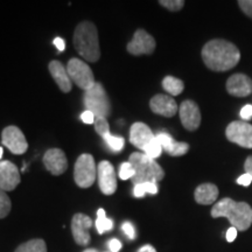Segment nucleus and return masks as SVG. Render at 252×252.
<instances>
[{
    "label": "nucleus",
    "instance_id": "obj_1",
    "mask_svg": "<svg viewBox=\"0 0 252 252\" xmlns=\"http://www.w3.org/2000/svg\"><path fill=\"white\" fill-rule=\"evenodd\" d=\"M204 64L210 70L228 71L238 64L241 53L234 43L225 40H212L202 49Z\"/></svg>",
    "mask_w": 252,
    "mask_h": 252
},
{
    "label": "nucleus",
    "instance_id": "obj_2",
    "mask_svg": "<svg viewBox=\"0 0 252 252\" xmlns=\"http://www.w3.org/2000/svg\"><path fill=\"white\" fill-rule=\"evenodd\" d=\"M214 219L226 217L230 224L239 231H247L252 224V209L247 202H236L225 197L214 204L212 209Z\"/></svg>",
    "mask_w": 252,
    "mask_h": 252
},
{
    "label": "nucleus",
    "instance_id": "obj_3",
    "mask_svg": "<svg viewBox=\"0 0 252 252\" xmlns=\"http://www.w3.org/2000/svg\"><path fill=\"white\" fill-rule=\"evenodd\" d=\"M74 46L77 53L87 61L96 62L100 58L97 28L90 21L78 24L74 33Z\"/></svg>",
    "mask_w": 252,
    "mask_h": 252
},
{
    "label": "nucleus",
    "instance_id": "obj_4",
    "mask_svg": "<svg viewBox=\"0 0 252 252\" xmlns=\"http://www.w3.org/2000/svg\"><path fill=\"white\" fill-rule=\"evenodd\" d=\"M128 162L134 169V175L131 179L134 185L145 184V182H158L162 180L165 176V172L161 166L145 153H132Z\"/></svg>",
    "mask_w": 252,
    "mask_h": 252
},
{
    "label": "nucleus",
    "instance_id": "obj_5",
    "mask_svg": "<svg viewBox=\"0 0 252 252\" xmlns=\"http://www.w3.org/2000/svg\"><path fill=\"white\" fill-rule=\"evenodd\" d=\"M83 102L88 111L93 112L94 117L106 118L111 111V105H110L106 91L98 82H96V84L91 89L84 93Z\"/></svg>",
    "mask_w": 252,
    "mask_h": 252
},
{
    "label": "nucleus",
    "instance_id": "obj_6",
    "mask_svg": "<svg viewBox=\"0 0 252 252\" xmlns=\"http://www.w3.org/2000/svg\"><path fill=\"white\" fill-rule=\"evenodd\" d=\"M97 178V167L94 157L84 153L78 157L75 162L74 179L78 187L89 188L94 184Z\"/></svg>",
    "mask_w": 252,
    "mask_h": 252
},
{
    "label": "nucleus",
    "instance_id": "obj_7",
    "mask_svg": "<svg viewBox=\"0 0 252 252\" xmlns=\"http://www.w3.org/2000/svg\"><path fill=\"white\" fill-rule=\"evenodd\" d=\"M67 71L70 80L74 81L75 84L84 91L91 89L96 84L93 70L84 61H81L78 59H71L68 62Z\"/></svg>",
    "mask_w": 252,
    "mask_h": 252
},
{
    "label": "nucleus",
    "instance_id": "obj_8",
    "mask_svg": "<svg viewBox=\"0 0 252 252\" xmlns=\"http://www.w3.org/2000/svg\"><path fill=\"white\" fill-rule=\"evenodd\" d=\"M229 141L244 149H252V125L243 121L230 123L225 130Z\"/></svg>",
    "mask_w": 252,
    "mask_h": 252
},
{
    "label": "nucleus",
    "instance_id": "obj_9",
    "mask_svg": "<svg viewBox=\"0 0 252 252\" xmlns=\"http://www.w3.org/2000/svg\"><path fill=\"white\" fill-rule=\"evenodd\" d=\"M1 143L11 151V153L17 154V156L24 154L28 150L26 137H25L23 131L14 125L7 126L2 130Z\"/></svg>",
    "mask_w": 252,
    "mask_h": 252
},
{
    "label": "nucleus",
    "instance_id": "obj_10",
    "mask_svg": "<svg viewBox=\"0 0 252 252\" xmlns=\"http://www.w3.org/2000/svg\"><path fill=\"white\" fill-rule=\"evenodd\" d=\"M127 52L134 56L151 55L156 49V40L146 31H135L133 39L127 43Z\"/></svg>",
    "mask_w": 252,
    "mask_h": 252
},
{
    "label": "nucleus",
    "instance_id": "obj_11",
    "mask_svg": "<svg viewBox=\"0 0 252 252\" xmlns=\"http://www.w3.org/2000/svg\"><path fill=\"white\" fill-rule=\"evenodd\" d=\"M98 186L103 194L112 195L117 190V175L111 162L102 161L97 167Z\"/></svg>",
    "mask_w": 252,
    "mask_h": 252
},
{
    "label": "nucleus",
    "instance_id": "obj_12",
    "mask_svg": "<svg viewBox=\"0 0 252 252\" xmlns=\"http://www.w3.org/2000/svg\"><path fill=\"white\" fill-rule=\"evenodd\" d=\"M180 119L186 130L196 131L201 124V112L193 100H185L179 108Z\"/></svg>",
    "mask_w": 252,
    "mask_h": 252
},
{
    "label": "nucleus",
    "instance_id": "obj_13",
    "mask_svg": "<svg viewBox=\"0 0 252 252\" xmlns=\"http://www.w3.org/2000/svg\"><path fill=\"white\" fill-rule=\"evenodd\" d=\"M20 180V172L15 163L8 160L0 161V189L5 191L14 190Z\"/></svg>",
    "mask_w": 252,
    "mask_h": 252
},
{
    "label": "nucleus",
    "instance_id": "obj_14",
    "mask_svg": "<svg viewBox=\"0 0 252 252\" xmlns=\"http://www.w3.org/2000/svg\"><path fill=\"white\" fill-rule=\"evenodd\" d=\"M91 219L84 214H75L71 220V231L75 242L78 245H88L90 243V235L88 229L91 228Z\"/></svg>",
    "mask_w": 252,
    "mask_h": 252
},
{
    "label": "nucleus",
    "instance_id": "obj_15",
    "mask_svg": "<svg viewBox=\"0 0 252 252\" xmlns=\"http://www.w3.org/2000/svg\"><path fill=\"white\" fill-rule=\"evenodd\" d=\"M43 165L50 172V174L61 175L67 171L68 160L62 150L50 149L43 156Z\"/></svg>",
    "mask_w": 252,
    "mask_h": 252
},
{
    "label": "nucleus",
    "instance_id": "obj_16",
    "mask_svg": "<svg viewBox=\"0 0 252 252\" xmlns=\"http://www.w3.org/2000/svg\"><path fill=\"white\" fill-rule=\"evenodd\" d=\"M156 139V135L144 123H134L130 128V143L145 152L147 146Z\"/></svg>",
    "mask_w": 252,
    "mask_h": 252
},
{
    "label": "nucleus",
    "instance_id": "obj_17",
    "mask_svg": "<svg viewBox=\"0 0 252 252\" xmlns=\"http://www.w3.org/2000/svg\"><path fill=\"white\" fill-rule=\"evenodd\" d=\"M150 108L154 113L167 118L173 117L179 110L175 99L168 94H158L151 99Z\"/></svg>",
    "mask_w": 252,
    "mask_h": 252
},
{
    "label": "nucleus",
    "instance_id": "obj_18",
    "mask_svg": "<svg viewBox=\"0 0 252 252\" xmlns=\"http://www.w3.org/2000/svg\"><path fill=\"white\" fill-rule=\"evenodd\" d=\"M226 90L231 96L247 97L252 93V80L244 74H235L226 82Z\"/></svg>",
    "mask_w": 252,
    "mask_h": 252
},
{
    "label": "nucleus",
    "instance_id": "obj_19",
    "mask_svg": "<svg viewBox=\"0 0 252 252\" xmlns=\"http://www.w3.org/2000/svg\"><path fill=\"white\" fill-rule=\"evenodd\" d=\"M157 139L161 145L162 151H166L172 157H181L188 152L189 145L187 143L176 141L166 132H160L157 134Z\"/></svg>",
    "mask_w": 252,
    "mask_h": 252
},
{
    "label": "nucleus",
    "instance_id": "obj_20",
    "mask_svg": "<svg viewBox=\"0 0 252 252\" xmlns=\"http://www.w3.org/2000/svg\"><path fill=\"white\" fill-rule=\"evenodd\" d=\"M49 72L58 84L62 93H69L71 90V80L69 77L67 69L63 67L60 61H52L49 63Z\"/></svg>",
    "mask_w": 252,
    "mask_h": 252
},
{
    "label": "nucleus",
    "instance_id": "obj_21",
    "mask_svg": "<svg viewBox=\"0 0 252 252\" xmlns=\"http://www.w3.org/2000/svg\"><path fill=\"white\" fill-rule=\"evenodd\" d=\"M194 197L198 204L209 206V204L215 202L217 197H219V188L213 184L200 185L195 189Z\"/></svg>",
    "mask_w": 252,
    "mask_h": 252
},
{
    "label": "nucleus",
    "instance_id": "obj_22",
    "mask_svg": "<svg viewBox=\"0 0 252 252\" xmlns=\"http://www.w3.org/2000/svg\"><path fill=\"white\" fill-rule=\"evenodd\" d=\"M162 88L172 96H178L185 89L184 82L173 76H166L162 80Z\"/></svg>",
    "mask_w": 252,
    "mask_h": 252
},
{
    "label": "nucleus",
    "instance_id": "obj_23",
    "mask_svg": "<svg viewBox=\"0 0 252 252\" xmlns=\"http://www.w3.org/2000/svg\"><path fill=\"white\" fill-rule=\"evenodd\" d=\"M14 252H47V245L43 239H31L26 243L19 245Z\"/></svg>",
    "mask_w": 252,
    "mask_h": 252
},
{
    "label": "nucleus",
    "instance_id": "obj_24",
    "mask_svg": "<svg viewBox=\"0 0 252 252\" xmlns=\"http://www.w3.org/2000/svg\"><path fill=\"white\" fill-rule=\"evenodd\" d=\"M96 228L100 235L104 234L105 231H110L113 228V222L110 219H106L104 209H98V212H97Z\"/></svg>",
    "mask_w": 252,
    "mask_h": 252
},
{
    "label": "nucleus",
    "instance_id": "obj_25",
    "mask_svg": "<svg viewBox=\"0 0 252 252\" xmlns=\"http://www.w3.org/2000/svg\"><path fill=\"white\" fill-rule=\"evenodd\" d=\"M103 139L109 146V149L113 151V152H121V151L124 149V144H125L124 138L116 137V135H112L111 133H109L104 135Z\"/></svg>",
    "mask_w": 252,
    "mask_h": 252
},
{
    "label": "nucleus",
    "instance_id": "obj_26",
    "mask_svg": "<svg viewBox=\"0 0 252 252\" xmlns=\"http://www.w3.org/2000/svg\"><path fill=\"white\" fill-rule=\"evenodd\" d=\"M12 209V203L11 198L5 190L0 189V220L5 219L8 216V214L11 213Z\"/></svg>",
    "mask_w": 252,
    "mask_h": 252
},
{
    "label": "nucleus",
    "instance_id": "obj_27",
    "mask_svg": "<svg viewBox=\"0 0 252 252\" xmlns=\"http://www.w3.org/2000/svg\"><path fill=\"white\" fill-rule=\"evenodd\" d=\"M144 153L146 154V156H149L150 158H152V159H154V160L158 159V158L161 156L162 147H161V145H160L159 140L157 139V135H156V139H154L152 143L147 146V149Z\"/></svg>",
    "mask_w": 252,
    "mask_h": 252
},
{
    "label": "nucleus",
    "instance_id": "obj_28",
    "mask_svg": "<svg viewBox=\"0 0 252 252\" xmlns=\"http://www.w3.org/2000/svg\"><path fill=\"white\" fill-rule=\"evenodd\" d=\"M94 130H96V132L99 135H102V138L104 135L109 134L110 126H109L108 121H106V118L96 117V119H94Z\"/></svg>",
    "mask_w": 252,
    "mask_h": 252
},
{
    "label": "nucleus",
    "instance_id": "obj_29",
    "mask_svg": "<svg viewBox=\"0 0 252 252\" xmlns=\"http://www.w3.org/2000/svg\"><path fill=\"white\" fill-rule=\"evenodd\" d=\"M134 175V169L130 162H123L119 168V178L122 180H127V179H132Z\"/></svg>",
    "mask_w": 252,
    "mask_h": 252
},
{
    "label": "nucleus",
    "instance_id": "obj_30",
    "mask_svg": "<svg viewBox=\"0 0 252 252\" xmlns=\"http://www.w3.org/2000/svg\"><path fill=\"white\" fill-rule=\"evenodd\" d=\"M159 4L169 9V11L175 12L180 11L184 7L185 1H182V0H161V1H159Z\"/></svg>",
    "mask_w": 252,
    "mask_h": 252
},
{
    "label": "nucleus",
    "instance_id": "obj_31",
    "mask_svg": "<svg viewBox=\"0 0 252 252\" xmlns=\"http://www.w3.org/2000/svg\"><path fill=\"white\" fill-rule=\"evenodd\" d=\"M238 5L248 17L252 18V0H239Z\"/></svg>",
    "mask_w": 252,
    "mask_h": 252
},
{
    "label": "nucleus",
    "instance_id": "obj_32",
    "mask_svg": "<svg viewBox=\"0 0 252 252\" xmlns=\"http://www.w3.org/2000/svg\"><path fill=\"white\" fill-rule=\"evenodd\" d=\"M122 229H123V231H124V234L127 236L128 238L134 239V237H135V230L133 228V225H132V223H130V222L123 223Z\"/></svg>",
    "mask_w": 252,
    "mask_h": 252
},
{
    "label": "nucleus",
    "instance_id": "obj_33",
    "mask_svg": "<svg viewBox=\"0 0 252 252\" xmlns=\"http://www.w3.org/2000/svg\"><path fill=\"white\" fill-rule=\"evenodd\" d=\"M81 119L82 122L84 123V124H94V119H96V117H94V115L91 111H88V110H86L81 115Z\"/></svg>",
    "mask_w": 252,
    "mask_h": 252
},
{
    "label": "nucleus",
    "instance_id": "obj_34",
    "mask_svg": "<svg viewBox=\"0 0 252 252\" xmlns=\"http://www.w3.org/2000/svg\"><path fill=\"white\" fill-rule=\"evenodd\" d=\"M147 193V188H146V184H139V185H134V189H133V195L135 197H143L145 194Z\"/></svg>",
    "mask_w": 252,
    "mask_h": 252
},
{
    "label": "nucleus",
    "instance_id": "obj_35",
    "mask_svg": "<svg viewBox=\"0 0 252 252\" xmlns=\"http://www.w3.org/2000/svg\"><path fill=\"white\" fill-rule=\"evenodd\" d=\"M241 117L243 119V122L250 121L252 118V105L248 104V105H245L244 108L241 110Z\"/></svg>",
    "mask_w": 252,
    "mask_h": 252
},
{
    "label": "nucleus",
    "instance_id": "obj_36",
    "mask_svg": "<svg viewBox=\"0 0 252 252\" xmlns=\"http://www.w3.org/2000/svg\"><path fill=\"white\" fill-rule=\"evenodd\" d=\"M251 182H252V176L250 174H248V173H245V174L241 175L237 179V184L244 186V187H248V186H250Z\"/></svg>",
    "mask_w": 252,
    "mask_h": 252
},
{
    "label": "nucleus",
    "instance_id": "obj_37",
    "mask_svg": "<svg viewBox=\"0 0 252 252\" xmlns=\"http://www.w3.org/2000/svg\"><path fill=\"white\" fill-rule=\"evenodd\" d=\"M237 231L238 230L234 228V226L228 229V231H226V241H228L229 243H232L236 239V237H237Z\"/></svg>",
    "mask_w": 252,
    "mask_h": 252
},
{
    "label": "nucleus",
    "instance_id": "obj_38",
    "mask_svg": "<svg viewBox=\"0 0 252 252\" xmlns=\"http://www.w3.org/2000/svg\"><path fill=\"white\" fill-rule=\"evenodd\" d=\"M109 248H110V250H111V252H118V251H121V249H122V243L118 241V239L113 238L110 241Z\"/></svg>",
    "mask_w": 252,
    "mask_h": 252
},
{
    "label": "nucleus",
    "instance_id": "obj_39",
    "mask_svg": "<svg viewBox=\"0 0 252 252\" xmlns=\"http://www.w3.org/2000/svg\"><path fill=\"white\" fill-rule=\"evenodd\" d=\"M54 45L56 46V48H58L60 52H63L65 48V43H64V40L61 39V37H55L54 39Z\"/></svg>",
    "mask_w": 252,
    "mask_h": 252
},
{
    "label": "nucleus",
    "instance_id": "obj_40",
    "mask_svg": "<svg viewBox=\"0 0 252 252\" xmlns=\"http://www.w3.org/2000/svg\"><path fill=\"white\" fill-rule=\"evenodd\" d=\"M244 169L245 173H248V174H250L252 176V156H250L247 160H245Z\"/></svg>",
    "mask_w": 252,
    "mask_h": 252
},
{
    "label": "nucleus",
    "instance_id": "obj_41",
    "mask_svg": "<svg viewBox=\"0 0 252 252\" xmlns=\"http://www.w3.org/2000/svg\"><path fill=\"white\" fill-rule=\"evenodd\" d=\"M138 252H157V251H156V249H154L153 247H151V245H145V247L140 248Z\"/></svg>",
    "mask_w": 252,
    "mask_h": 252
},
{
    "label": "nucleus",
    "instance_id": "obj_42",
    "mask_svg": "<svg viewBox=\"0 0 252 252\" xmlns=\"http://www.w3.org/2000/svg\"><path fill=\"white\" fill-rule=\"evenodd\" d=\"M2 153H4V151H2V147H0V161H1V158H2Z\"/></svg>",
    "mask_w": 252,
    "mask_h": 252
},
{
    "label": "nucleus",
    "instance_id": "obj_43",
    "mask_svg": "<svg viewBox=\"0 0 252 252\" xmlns=\"http://www.w3.org/2000/svg\"><path fill=\"white\" fill-rule=\"evenodd\" d=\"M84 252H97L96 250H93V249H88V250H86Z\"/></svg>",
    "mask_w": 252,
    "mask_h": 252
}]
</instances>
